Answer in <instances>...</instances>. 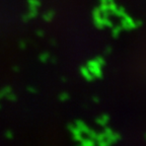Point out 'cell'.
<instances>
[{"instance_id":"17","label":"cell","mask_w":146,"mask_h":146,"mask_svg":"<svg viewBox=\"0 0 146 146\" xmlns=\"http://www.w3.org/2000/svg\"><path fill=\"white\" fill-rule=\"evenodd\" d=\"M112 47H107V48H106V50H105V54L106 55H110L111 54V53H112Z\"/></svg>"},{"instance_id":"10","label":"cell","mask_w":146,"mask_h":146,"mask_svg":"<svg viewBox=\"0 0 146 146\" xmlns=\"http://www.w3.org/2000/svg\"><path fill=\"white\" fill-rule=\"evenodd\" d=\"M104 134L106 135V137H109L110 135H112L113 134V130L111 129V128H109V127H107L106 126V128H105V130H104Z\"/></svg>"},{"instance_id":"1","label":"cell","mask_w":146,"mask_h":146,"mask_svg":"<svg viewBox=\"0 0 146 146\" xmlns=\"http://www.w3.org/2000/svg\"><path fill=\"white\" fill-rule=\"evenodd\" d=\"M106 139L108 140V142L110 143V145H112V144L117 143L118 141H120V140L122 139V137H121V135L118 134V133L113 132V134H112V135H110L109 137H107Z\"/></svg>"},{"instance_id":"22","label":"cell","mask_w":146,"mask_h":146,"mask_svg":"<svg viewBox=\"0 0 146 146\" xmlns=\"http://www.w3.org/2000/svg\"><path fill=\"white\" fill-rule=\"evenodd\" d=\"M145 138H146V135H145Z\"/></svg>"},{"instance_id":"18","label":"cell","mask_w":146,"mask_h":146,"mask_svg":"<svg viewBox=\"0 0 146 146\" xmlns=\"http://www.w3.org/2000/svg\"><path fill=\"white\" fill-rule=\"evenodd\" d=\"M135 25H136V27H142V21H135Z\"/></svg>"},{"instance_id":"13","label":"cell","mask_w":146,"mask_h":146,"mask_svg":"<svg viewBox=\"0 0 146 146\" xmlns=\"http://www.w3.org/2000/svg\"><path fill=\"white\" fill-rule=\"evenodd\" d=\"M98 144L100 146H109L110 143L108 142L107 139H104V140H100V141H98Z\"/></svg>"},{"instance_id":"15","label":"cell","mask_w":146,"mask_h":146,"mask_svg":"<svg viewBox=\"0 0 146 146\" xmlns=\"http://www.w3.org/2000/svg\"><path fill=\"white\" fill-rule=\"evenodd\" d=\"M94 16L96 17V16H102V12H100V8H96L94 10Z\"/></svg>"},{"instance_id":"12","label":"cell","mask_w":146,"mask_h":146,"mask_svg":"<svg viewBox=\"0 0 146 146\" xmlns=\"http://www.w3.org/2000/svg\"><path fill=\"white\" fill-rule=\"evenodd\" d=\"M96 61L98 62V64L100 65V67L102 66H104L106 64V61H105V59H104L103 57H96Z\"/></svg>"},{"instance_id":"2","label":"cell","mask_w":146,"mask_h":146,"mask_svg":"<svg viewBox=\"0 0 146 146\" xmlns=\"http://www.w3.org/2000/svg\"><path fill=\"white\" fill-rule=\"evenodd\" d=\"M122 30H123V29H122V27L120 25H117V27H114L112 30V36H114V38H118L120 33L122 32Z\"/></svg>"},{"instance_id":"21","label":"cell","mask_w":146,"mask_h":146,"mask_svg":"<svg viewBox=\"0 0 146 146\" xmlns=\"http://www.w3.org/2000/svg\"><path fill=\"white\" fill-rule=\"evenodd\" d=\"M100 2H102V3H107V1H106V0H100Z\"/></svg>"},{"instance_id":"4","label":"cell","mask_w":146,"mask_h":146,"mask_svg":"<svg viewBox=\"0 0 146 146\" xmlns=\"http://www.w3.org/2000/svg\"><path fill=\"white\" fill-rule=\"evenodd\" d=\"M81 72H82V74H83V76H84V77L86 78L87 80H92L94 76H92V74H91V73L89 72L88 69H86V68H82V69H81Z\"/></svg>"},{"instance_id":"19","label":"cell","mask_w":146,"mask_h":146,"mask_svg":"<svg viewBox=\"0 0 146 146\" xmlns=\"http://www.w3.org/2000/svg\"><path fill=\"white\" fill-rule=\"evenodd\" d=\"M94 103H98V102H100V98H98V96H94Z\"/></svg>"},{"instance_id":"16","label":"cell","mask_w":146,"mask_h":146,"mask_svg":"<svg viewBox=\"0 0 146 146\" xmlns=\"http://www.w3.org/2000/svg\"><path fill=\"white\" fill-rule=\"evenodd\" d=\"M100 118L103 119L104 121H106V122H107V123H109V121H110V116H109V115H107V114H104L103 116L100 117Z\"/></svg>"},{"instance_id":"8","label":"cell","mask_w":146,"mask_h":146,"mask_svg":"<svg viewBox=\"0 0 146 146\" xmlns=\"http://www.w3.org/2000/svg\"><path fill=\"white\" fill-rule=\"evenodd\" d=\"M103 25L104 27H113V23L109 19V17H103Z\"/></svg>"},{"instance_id":"9","label":"cell","mask_w":146,"mask_h":146,"mask_svg":"<svg viewBox=\"0 0 146 146\" xmlns=\"http://www.w3.org/2000/svg\"><path fill=\"white\" fill-rule=\"evenodd\" d=\"M98 8H100L102 13H103V12H106V11H109V4H108V3H102Z\"/></svg>"},{"instance_id":"20","label":"cell","mask_w":146,"mask_h":146,"mask_svg":"<svg viewBox=\"0 0 146 146\" xmlns=\"http://www.w3.org/2000/svg\"><path fill=\"white\" fill-rule=\"evenodd\" d=\"M106 1H107V3H110V2H113L114 0H106Z\"/></svg>"},{"instance_id":"6","label":"cell","mask_w":146,"mask_h":146,"mask_svg":"<svg viewBox=\"0 0 146 146\" xmlns=\"http://www.w3.org/2000/svg\"><path fill=\"white\" fill-rule=\"evenodd\" d=\"M130 23H131V21H130ZM130 23H128V21H126L125 19H124V18H122L121 23H120V25L122 27V29H123V30L129 31V30H131Z\"/></svg>"},{"instance_id":"14","label":"cell","mask_w":146,"mask_h":146,"mask_svg":"<svg viewBox=\"0 0 146 146\" xmlns=\"http://www.w3.org/2000/svg\"><path fill=\"white\" fill-rule=\"evenodd\" d=\"M96 123L98 124V125H100V126H107V122L106 121H104L103 119L102 118H98V119H96Z\"/></svg>"},{"instance_id":"3","label":"cell","mask_w":146,"mask_h":146,"mask_svg":"<svg viewBox=\"0 0 146 146\" xmlns=\"http://www.w3.org/2000/svg\"><path fill=\"white\" fill-rule=\"evenodd\" d=\"M114 14L116 16H119V17H124V16H125L127 13L125 12V9H124V7H118L116 11L114 12Z\"/></svg>"},{"instance_id":"11","label":"cell","mask_w":146,"mask_h":146,"mask_svg":"<svg viewBox=\"0 0 146 146\" xmlns=\"http://www.w3.org/2000/svg\"><path fill=\"white\" fill-rule=\"evenodd\" d=\"M94 143H96V142L94 141V140L92 139H90V138H89V139H85V140H83V141H82V144H84V145H94Z\"/></svg>"},{"instance_id":"5","label":"cell","mask_w":146,"mask_h":146,"mask_svg":"<svg viewBox=\"0 0 146 146\" xmlns=\"http://www.w3.org/2000/svg\"><path fill=\"white\" fill-rule=\"evenodd\" d=\"M94 25H96V27H98V29H103L104 25H103V18H102V16H96V17H94Z\"/></svg>"},{"instance_id":"7","label":"cell","mask_w":146,"mask_h":146,"mask_svg":"<svg viewBox=\"0 0 146 146\" xmlns=\"http://www.w3.org/2000/svg\"><path fill=\"white\" fill-rule=\"evenodd\" d=\"M108 4H109V11L111 12V14H114V12L116 11L117 8H118V5L115 3V1L108 3Z\"/></svg>"}]
</instances>
